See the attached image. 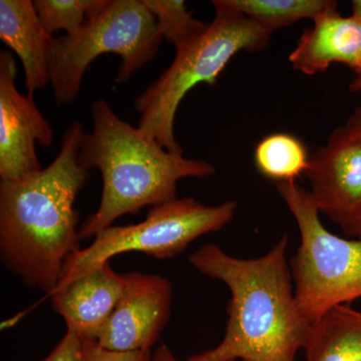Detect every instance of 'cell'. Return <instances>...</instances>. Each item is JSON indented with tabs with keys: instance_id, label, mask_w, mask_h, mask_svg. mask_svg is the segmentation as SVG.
Segmentation results:
<instances>
[{
	"instance_id": "cell-1",
	"label": "cell",
	"mask_w": 361,
	"mask_h": 361,
	"mask_svg": "<svg viewBox=\"0 0 361 361\" xmlns=\"http://www.w3.org/2000/svg\"><path fill=\"white\" fill-rule=\"evenodd\" d=\"M82 123H71L47 168L0 182V259L28 288L51 296L63 265L80 250L75 204L89 172L80 158Z\"/></svg>"
},
{
	"instance_id": "cell-2",
	"label": "cell",
	"mask_w": 361,
	"mask_h": 361,
	"mask_svg": "<svg viewBox=\"0 0 361 361\" xmlns=\"http://www.w3.org/2000/svg\"><path fill=\"white\" fill-rule=\"evenodd\" d=\"M288 244L285 235L256 259L233 257L206 244L188 257L199 272L224 282L231 298L222 341L186 361H295L311 323L297 302Z\"/></svg>"
},
{
	"instance_id": "cell-3",
	"label": "cell",
	"mask_w": 361,
	"mask_h": 361,
	"mask_svg": "<svg viewBox=\"0 0 361 361\" xmlns=\"http://www.w3.org/2000/svg\"><path fill=\"white\" fill-rule=\"evenodd\" d=\"M92 129L82 133L80 158L103 179L101 202L80 229V239L94 237L123 215L177 199L178 182L216 173L212 164L170 153L158 142L116 115L99 97L90 108Z\"/></svg>"
},
{
	"instance_id": "cell-4",
	"label": "cell",
	"mask_w": 361,
	"mask_h": 361,
	"mask_svg": "<svg viewBox=\"0 0 361 361\" xmlns=\"http://www.w3.org/2000/svg\"><path fill=\"white\" fill-rule=\"evenodd\" d=\"M272 33L240 14L216 13L205 32L176 49L167 70L134 102L137 128L170 153L183 155L175 137V118L185 96L196 85H215L237 54L263 51Z\"/></svg>"
},
{
	"instance_id": "cell-5",
	"label": "cell",
	"mask_w": 361,
	"mask_h": 361,
	"mask_svg": "<svg viewBox=\"0 0 361 361\" xmlns=\"http://www.w3.org/2000/svg\"><path fill=\"white\" fill-rule=\"evenodd\" d=\"M163 37L142 0H106L75 35L54 37L51 85L58 106L75 103L85 71L104 54L121 56L116 84L127 82L153 61Z\"/></svg>"
},
{
	"instance_id": "cell-6",
	"label": "cell",
	"mask_w": 361,
	"mask_h": 361,
	"mask_svg": "<svg viewBox=\"0 0 361 361\" xmlns=\"http://www.w3.org/2000/svg\"><path fill=\"white\" fill-rule=\"evenodd\" d=\"M295 218L300 245L289 261L295 296L310 323L361 297V240L344 239L323 226L310 193L296 182L277 183Z\"/></svg>"
},
{
	"instance_id": "cell-7",
	"label": "cell",
	"mask_w": 361,
	"mask_h": 361,
	"mask_svg": "<svg viewBox=\"0 0 361 361\" xmlns=\"http://www.w3.org/2000/svg\"><path fill=\"white\" fill-rule=\"evenodd\" d=\"M236 209L235 201L209 206L192 197L152 207L137 224L111 226L97 233L89 247L66 261L59 285L128 252H141L158 260L175 257L195 240L229 224Z\"/></svg>"
},
{
	"instance_id": "cell-8",
	"label": "cell",
	"mask_w": 361,
	"mask_h": 361,
	"mask_svg": "<svg viewBox=\"0 0 361 361\" xmlns=\"http://www.w3.org/2000/svg\"><path fill=\"white\" fill-rule=\"evenodd\" d=\"M18 66L11 52L0 51V178L16 180L42 170L37 144L51 147L54 133L33 94L16 87Z\"/></svg>"
},
{
	"instance_id": "cell-9",
	"label": "cell",
	"mask_w": 361,
	"mask_h": 361,
	"mask_svg": "<svg viewBox=\"0 0 361 361\" xmlns=\"http://www.w3.org/2000/svg\"><path fill=\"white\" fill-rule=\"evenodd\" d=\"M123 275L122 298L96 342L114 353L149 350L170 319L172 282L161 275L137 271Z\"/></svg>"
},
{
	"instance_id": "cell-10",
	"label": "cell",
	"mask_w": 361,
	"mask_h": 361,
	"mask_svg": "<svg viewBox=\"0 0 361 361\" xmlns=\"http://www.w3.org/2000/svg\"><path fill=\"white\" fill-rule=\"evenodd\" d=\"M320 213L341 225L361 206V134L348 125L331 133L305 172Z\"/></svg>"
},
{
	"instance_id": "cell-11",
	"label": "cell",
	"mask_w": 361,
	"mask_h": 361,
	"mask_svg": "<svg viewBox=\"0 0 361 361\" xmlns=\"http://www.w3.org/2000/svg\"><path fill=\"white\" fill-rule=\"evenodd\" d=\"M125 275L110 262L97 266L65 284L51 295V306L68 331L82 341H96L125 290Z\"/></svg>"
},
{
	"instance_id": "cell-12",
	"label": "cell",
	"mask_w": 361,
	"mask_h": 361,
	"mask_svg": "<svg viewBox=\"0 0 361 361\" xmlns=\"http://www.w3.org/2000/svg\"><path fill=\"white\" fill-rule=\"evenodd\" d=\"M312 27L302 33L289 56L292 68L306 75L343 63L355 71L361 63V18L343 16L337 6L316 16Z\"/></svg>"
},
{
	"instance_id": "cell-13",
	"label": "cell",
	"mask_w": 361,
	"mask_h": 361,
	"mask_svg": "<svg viewBox=\"0 0 361 361\" xmlns=\"http://www.w3.org/2000/svg\"><path fill=\"white\" fill-rule=\"evenodd\" d=\"M54 39L40 23L32 0H0V39L20 59L28 94L51 84Z\"/></svg>"
},
{
	"instance_id": "cell-14",
	"label": "cell",
	"mask_w": 361,
	"mask_h": 361,
	"mask_svg": "<svg viewBox=\"0 0 361 361\" xmlns=\"http://www.w3.org/2000/svg\"><path fill=\"white\" fill-rule=\"evenodd\" d=\"M306 361H361V311L339 305L311 323Z\"/></svg>"
},
{
	"instance_id": "cell-15",
	"label": "cell",
	"mask_w": 361,
	"mask_h": 361,
	"mask_svg": "<svg viewBox=\"0 0 361 361\" xmlns=\"http://www.w3.org/2000/svg\"><path fill=\"white\" fill-rule=\"evenodd\" d=\"M216 13L240 14L273 32L302 20H313L337 6L331 0H214Z\"/></svg>"
},
{
	"instance_id": "cell-16",
	"label": "cell",
	"mask_w": 361,
	"mask_h": 361,
	"mask_svg": "<svg viewBox=\"0 0 361 361\" xmlns=\"http://www.w3.org/2000/svg\"><path fill=\"white\" fill-rule=\"evenodd\" d=\"M310 157L300 140L276 133L259 142L254 161L261 175L276 183L295 182L310 167Z\"/></svg>"
},
{
	"instance_id": "cell-17",
	"label": "cell",
	"mask_w": 361,
	"mask_h": 361,
	"mask_svg": "<svg viewBox=\"0 0 361 361\" xmlns=\"http://www.w3.org/2000/svg\"><path fill=\"white\" fill-rule=\"evenodd\" d=\"M155 18L159 32L179 49L205 32L209 25L196 20L183 0H142Z\"/></svg>"
},
{
	"instance_id": "cell-18",
	"label": "cell",
	"mask_w": 361,
	"mask_h": 361,
	"mask_svg": "<svg viewBox=\"0 0 361 361\" xmlns=\"http://www.w3.org/2000/svg\"><path fill=\"white\" fill-rule=\"evenodd\" d=\"M106 0H35L40 23L51 37L59 30L75 35L104 6Z\"/></svg>"
},
{
	"instance_id": "cell-19",
	"label": "cell",
	"mask_w": 361,
	"mask_h": 361,
	"mask_svg": "<svg viewBox=\"0 0 361 361\" xmlns=\"http://www.w3.org/2000/svg\"><path fill=\"white\" fill-rule=\"evenodd\" d=\"M151 356V350L114 353L101 348L96 341H84L82 361H149Z\"/></svg>"
},
{
	"instance_id": "cell-20",
	"label": "cell",
	"mask_w": 361,
	"mask_h": 361,
	"mask_svg": "<svg viewBox=\"0 0 361 361\" xmlns=\"http://www.w3.org/2000/svg\"><path fill=\"white\" fill-rule=\"evenodd\" d=\"M84 341L77 334L66 330L61 341L49 355L40 361H82Z\"/></svg>"
},
{
	"instance_id": "cell-21",
	"label": "cell",
	"mask_w": 361,
	"mask_h": 361,
	"mask_svg": "<svg viewBox=\"0 0 361 361\" xmlns=\"http://www.w3.org/2000/svg\"><path fill=\"white\" fill-rule=\"evenodd\" d=\"M341 227L348 236L361 240V206Z\"/></svg>"
},
{
	"instance_id": "cell-22",
	"label": "cell",
	"mask_w": 361,
	"mask_h": 361,
	"mask_svg": "<svg viewBox=\"0 0 361 361\" xmlns=\"http://www.w3.org/2000/svg\"><path fill=\"white\" fill-rule=\"evenodd\" d=\"M353 13L361 18V0L353 1ZM349 90L353 92H361V63L358 70L355 71V80L349 85Z\"/></svg>"
},
{
	"instance_id": "cell-23",
	"label": "cell",
	"mask_w": 361,
	"mask_h": 361,
	"mask_svg": "<svg viewBox=\"0 0 361 361\" xmlns=\"http://www.w3.org/2000/svg\"><path fill=\"white\" fill-rule=\"evenodd\" d=\"M149 361H179L176 358L174 353L171 351L165 344H161L158 348L156 349L155 353L151 356Z\"/></svg>"
},
{
	"instance_id": "cell-24",
	"label": "cell",
	"mask_w": 361,
	"mask_h": 361,
	"mask_svg": "<svg viewBox=\"0 0 361 361\" xmlns=\"http://www.w3.org/2000/svg\"><path fill=\"white\" fill-rule=\"evenodd\" d=\"M346 125L350 127L351 129L357 130V132H360L361 134V103L360 106L355 109V111H353V115L349 118Z\"/></svg>"
}]
</instances>
